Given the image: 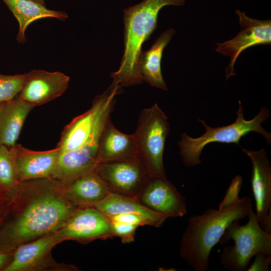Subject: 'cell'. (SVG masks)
Listing matches in <instances>:
<instances>
[{
    "label": "cell",
    "instance_id": "1",
    "mask_svg": "<svg viewBox=\"0 0 271 271\" xmlns=\"http://www.w3.org/2000/svg\"><path fill=\"white\" fill-rule=\"evenodd\" d=\"M13 199L12 218L0 233V245L10 250L56 232L79 207L66 197L62 183L51 178L19 182Z\"/></svg>",
    "mask_w": 271,
    "mask_h": 271
},
{
    "label": "cell",
    "instance_id": "2",
    "mask_svg": "<svg viewBox=\"0 0 271 271\" xmlns=\"http://www.w3.org/2000/svg\"><path fill=\"white\" fill-rule=\"evenodd\" d=\"M251 201L244 196L230 207L209 209L201 214L191 216L181 240V257L196 271L207 270L212 249L230 223L247 217L252 208Z\"/></svg>",
    "mask_w": 271,
    "mask_h": 271
},
{
    "label": "cell",
    "instance_id": "3",
    "mask_svg": "<svg viewBox=\"0 0 271 271\" xmlns=\"http://www.w3.org/2000/svg\"><path fill=\"white\" fill-rule=\"evenodd\" d=\"M185 0H144L123 11L124 50L118 70L111 73L122 87L143 82L138 70L142 46L157 29L159 11L167 6H184Z\"/></svg>",
    "mask_w": 271,
    "mask_h": 271
},
{
    "label": "cell",
    "instance_id": "4",
    "mask_svg": "<svg viewBox=\"0 0 271 271\" xmlns=\"http://www.w3.org/2000/svg\"><path fill=\"white\" fill-rule=\"evenodd\" d=\"M236 114V119L231 124L212 127L200 119L199 121L204 126L205 131L197 138H193L183 133L178 143L180 155L184 164L188 167H194L201 163L200 156L203 148L211 143L235 144L238 145L240 139L250 132L261 134L269 144L271 142V134L261 126L270 116L268 109L265 107L260 108L258 114L252 119L246 120L240 101Z\"/></svg>",
    "mask_w": 271,
    "mask_h": 271
},
{
    "label": "cell",
    "instance_id": "5",
    "mask_svg": "<svg viewBox=\"0 0 271 271\" xmlns=\"http://www.w3.org/2000/svg\"><path fill=\"white\" fill-rule=\"evenodd\" d=\"M247 217L245 224L240 225L239 220L230 223L219 241L222 245L230 240L234 241L220 255L222 265L230 271L246 270L251 258L259 252L271 254V233L261 228L252 208Z\"/></svg>",
    "mask_w": 271,
    "mask_h": 271
},
{
    "label": "cell",
    "instance_id": "6",
    "mask_svg": "<svg viewBox=\"0 0 271 271\" xmlns=\"http://www.w3.org/2000/svg\"><path fill=\"white\" fill-rule=\"evenodd\" d=\"M170 124L157 103L143 109L133 133L141 160L150 176L166 177L163 155Z\"/></svg>",
    "mask_w": 271,
    "mask_h": 271
},
{
    "label": "cell",
    "instance_id": "7",
    "mask_svg": "<svg viewBox=\"0 0 271 271\" xmlns=\"http://www.w3.org/2000/svg\"><path fill=\"white\" fill-rule=\"evenodd\" d=\"M122 91V87L113 81L104 92L94 98L88 110L65 126L57 146L61 153L79 149L103 127L114 108L116 95Z\"/></svg>",
    "mask_w": 271,
    "mask_h": 271
},
{
    "label": "cell",
    "instance_id": "8",
    "mask_svg": "<svg viewBox=\"0 0 271 271\" xmlns=\"http://www.w3.org/2000/svg\"><path fill=\"white\" fill-rule=\"evenodd\" d=\"M61 241L56 232L48 234L18 246L4 271H75V266L56 262L52 258V248Z\"/></svg>",
    "mask_w": 271,
    "mask_h": 271
},
{
    "label": "cell",
    "instance_id": "9",
    "mask_svg": "<svg viewBox=\"0 0 271 271\" xmlns=\"http://www.w3.org/2000/svg\"><path fill=\"white\" fill-rule=\"evenodd\" d=\"M239 17L240 31L232 39L216 44L215 50L229 57V64L225 69V77L228 79L235 75V63L239 55L245 49L258 45L271 43V21L260 20L247 17L239 9L235 11Z\"/></svg>",
    "mask_w": 271,
    "mask_h": 271
},
{
    "label": "cell",
    "instance_id": "10",
    "mask_svg": "<svg viewBox=\"0 0 271 271\" xmlns=\"http://www.w3.org/2000/svg\"><path fill=\"white\" fill-rule=\"evenodd\" d=\"M56 233L62 241L72 240L86 243L113 237L110 220L94 207H79Z\"/></svg>",
    "mask_w": 271,
    "mask_h": 271
},
{
    "label": "cell",
    "instance_id": "11",
    "mask_svg": "<svg viewBox=\"0 0 271 271\" xmlns=\"http://www.w3.org/2000/svg\"><path fill=\"white\" fill-rule=\"evenodd\" d=\"M96 171L112 192L137 198L150 176L141 160L100 163Z\"/></svg>",
    "mask_w": 271,
    "mask_h": 271
},
{
    "label": "cell",
    "instance_id": "12",
    "mask_svg": "<svg viewBox=\"0 0 271 271\" xmlns=\"http://www.w3.org/2000/svg\"><path fill=\"white\" fill-rule=\"evenodd\" d=\"M252 164L251 184L256 216L261 228L271 233V166L265 150L242 149Z\"/></svg>",
    "mask_w": 271,
    "mask_h": 271
},
{
    "label": "cell",
    "instance_id": "13",
    "mask_svg": "<svg viewBox=\"0 0 271 271\" xmlns=\"http://www.w3.org/2000/svg\"><path fill=\"white\" fill-rule=\"evenodd\" d=\"M70 77L58 72L33 70L24 74L19 97L34 107L62 95L68 87Z\"/></svg>",
    "mask_w": 271,
    "mask_h": 271
},
{
    "label": "cell",
    "instance_id": "14",
    "mask_svg": "<svg viewBox=\"0 0 271 271\" xmlns=\"http://www.w3.org/2000/svg\"><path fill=\"white\" fill-rule=\"evenodd\" d=\"M137 198L151 209L172 217L187 213L185 197L166 177L150 176Z\"/></svg>",
    "mask_w": 271,
    "mask_h": 271
},
{
    "label": "cell",
    "instance_id": "15",
    "mask_svg": "<svg viewBox=\"0 0 271 271\" xmlns=\"http://www.w3.org/2000/svg\"><path fill=\"white\" fill-rule=\"evenodd\" d=\"M102 129L96 132L85 145L79 149L61 153L58 158L51 179L67 182L96 170L99 165L97 161L98 147Z\"/></svg>",
    "mask_w": 271,
    "mask_h": 271
},
{
    "label": "cell",
    "instance_id": "16",
    "mask_svg": "<svg viewBox=\"0 0 271 271\" xmlns=\"http://www.w3.org/2000/svg\"><path fill=\"white\" fill-rule=\"evenodd\" d=\"M15 159L19 182L34 179L51 178L61 149L44 151L27 149L16 144L10 147Z\"/></svg>",
    "mask_w": 271,
    "mask_h": 271
},
{
    "label": "cell",
    "instance_id": "17",
    "mask_svg": "<svg viewBox=\"0 0 271 271\" xmlns=\"http://www.w3.org/2000/svg\"><path fill=\"white\" fill-rule=\"evenodd\" d=\"M141 160L133 134L118 130L108 117L101 131L97 152L98 164L120 161Z\"/></svg>",
    "mask_w": 271,
    "mask_h": 271
},
{
    "label": "cell",
    "instance_id": "18",
    "mask_svg": "<svg viewBox=\"0 0 271 271\" xmlns=\"http://www.w3.org/2000/svg\"><path fill=\"white\" fill-rule=\"evenodd\" d=\"M61 182L66 197L78 207H93L112 192L96 170Z\"/></svg>",
    "mask_w": 271,
    "mask_h": 271
},
{
    "label": "cell",
    "instance_id": "19",
    "mask_svg": "<svg viewBox=\"0 0 271 271\" xmlns=\"http://www.w3.org/2000/svg\"><path fill=\"white\" fill-rule=\"evenodd\" d=\"M93 207L108 218L121 213L139 214L145 218L149 225L156 228L161 227L168 218L172 217L169 214L151 209L137 197L113 192Z\"/></svg>",
    "mask_w": 271,
    "mask_h": 271
},
{
    "label": "cell",
    "instance_id": "20",
    "mask_svg": "<svg viewBox=\"0 0 271 271\" xmlns=\"http://www.w3.org/2000/svg\"><path fill=\"white\" fill-rule=\"evenodd\" d=\"M175 33L172 28L163 32L150 49L141 52L138 60V73L142 81L165 91L168 88L161 72V60L164 49Z\"/></svg>",
    "mask_w": 271,
    "mask_h": 271
},
{
    "label": "cell",
    "instance_id": "21",
    "mask_svg": "<svg viewBox=\"0 0 271 271\" xmlns=\"http://www.w3.org/2000/svg\"><path fill=\"white\" fill-rule=\"evenodd\" d=\"M34 106L17 95L7 102L0 111V145L16 144L24 122Z\"/></svg>",
    "mask_w": 271,
    "mask_h": 271
},
{
    "label": "cell",
    "instance_id": "22",
    "mask_svg": "<svg viewBox=\"0 0 271 271\" xmlns=\"http://www.w3.org/2000/svg\"><path fill=\"white\" fill-rule=\"evenodd\" d=\"M18 20L19 30L17 40L19 43L26 41V30L29 24L40 19L56 18L64 21L67 14L63 11L47 9L45 5L34 0H2Z\"/></svg>",
    "mask_w": 271,
    "mask_h": 271
},
{
    "label": "cell",
    "instance_id": "23",
    "mask_svg": "<svg viewBox=\"0 0 271 271\" xmlns=\"http://www.w3.org/2000/svg\"><path fill=\"white\" fill-rule=\"evenodd\" d=\"M19 183L12 151L11 148L0 145V188L13 195Z\"/></svg>",
    "mask_w": 271,
    "mask_h": 271
},
{
    "label": "cell",
    "instance_id": "24",
    "mask_svg": "<svg viewBox=\"0 0 271 271\" xmlns=\"http://www.w3.org/2000/svg\"><path fill=\"white\" fill-rule=\"evenodd\" d=\"M24 79V74H0V103L7 102L20 93Z\"/></svg>",
    "mask_w": 271,
    "mask_h": 271
},
{
    "label": "cell",
    "instance_id": "25",
    "mask_svg": "<svg viewBox=\"0 0 271 271\" xmlns=\"http://www.w3.org/2000/svg\"><path fill=\"white\" fill-rule=\"evenodd\" d=\"M242 181L243 178L241 175H237L233 178L223 199L219 204V209L230 207L239 201L240 198L239 197V193L242 185Z\"/></svg>",
    "mask_w": 271,
    "mask_h": 271
},
{
    "label": "cell",
    "instance_id": "26",
    "mask_svg": "<svg viewBox=\"0 0 271 271\" xmlns=\"http://www.w3.org/2000/svg\"><path fill=\"white\" fill-rule=\"evenodd\" d=\"M110 223L113 237H119L123 243L134 241L136 232L139 226L111 220Z\"/></svg>",
    "mask_w": 271,
    "mask_h": 271
},
{
    "label": "cell",
    "instance_id": "27",
    "mask_svg": "<svg viewBox=\"0 0 271 271\" xmlns=\"http://www.w3.org/2000/svg\"><path fill=\"white\" fill-rule=\"evenodd\" d=\"M111 221L137 225L139 226L149 225L147 221L141 215L132 213H121L109 217Z\"/></svg>",
    "mask_w": 271,
    "mask_h": 271
},
{
    "label": "cell",
    "instance_id": "28",
    "mask_svg": "<svg viewBox=\"0 0 271 271\" xmlns=\"http://www.w3.org/2000/svg\"><path fill=\"white\" fill-rule=\"evenodd\" d=\"M255 259L246 269L248 271H268L271 263V254L259 252L255 255Z\"/></svg>",
    "mask_w": 271,
    "mask_h": 271
},
{
    "label": "cell",
    "instance_id": "29",
    "mask_svg": "<svg viewBox=\"0 0 271 271\" xmlns=\"http://www.w3.org/2000/svg\"><path fill=\"white\" fill-rule=\"evenodd\" d=\"M9 254L3 252H0V267H1L6 264V263L9 259Z\"/></svg>",
    "mask_w": 271,
    "mask_h": 271
},
{
    "label": "cell",
    "instance_id": "30",
    "mask_svg": "<svg viewBox=\"0 0 271 271\" xmlns=\"http://www.w3.org/2000/svg\"><path fill=\"white\" fill-rule=\"evenodd\" d=\"M40 4H41L43 5H45V2H44V0H34Z\"/></svg>",
    "mask_w": 271,
    "mask_h": 271
},
{
    "label": "cell",
    "instance_id": "31",
    "mask_svg": "<svg viewBox=\"0 0 271 271\" xmlns=\"http://www.w3.org/2000/svg\"><path fill=\"white\" fill-rule=\"evenodd\" d=\"M6 103V102L0 103V111L2 110V109L3 108V107H4V106H5Z\"/></svg>",
    "mask_w": 271,
    "mask_h": 271
}]
</instances>
